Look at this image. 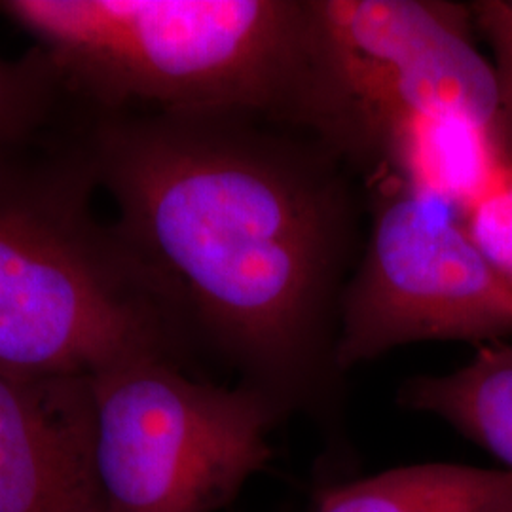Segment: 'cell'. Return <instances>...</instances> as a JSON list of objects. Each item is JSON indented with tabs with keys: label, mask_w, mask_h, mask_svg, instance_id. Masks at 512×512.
Here are the masks:
<instances>
[{
	"label": "cell",
	"mask_w": 512,
	"mask_h": 512,
	"mask_svg": "<svg viewBox=\"0 0 512 512\" xmlns=\"http://www.w3.org/2000/svg\"><path fill=\"white\" fill-rule=\"evenodd\" d=\"M116 224L181 291L196 349L287 414L334 423L365 190L317 135L245 112H92Z\"/></svg>",
	"instance_id": "1"
},
{
	"label": "cell",
	"mask_w": 512,
	"mask_h": 512,
	"mask_svg": "<svg viewBox=\"0 0 512 512\" xmlns=\"http://www.w3.org/2000/svg\"><path fill=\"white\" fill-rule=\"evenodd\" d=\"M88 118L0 150L2 374L93 378L196 349L181 291L95 211Z\"/></svg>",
	"instance_id": "2"
},
{
	"label": "cell",
	"mask_w": 512,
	"mask_h": 512,
	"mask_svg": "<svg viewBox=\"0 0 512 512\" xmlns=\"http://www.w3.org/2000/svg\"><path fill=\"white\" fill-rule=\"evenodd\" d=\"M90 112H245L311 133L310 0H0Z\"/></svg>",
	"instance_id": "3"
},
{
	"label": "cell",
	"mask_w": 512,
	"mask_h": 512,
	"mask_svg": "<svg viewBox=\"0 0 512 512\" xmlns=\"http://www.w3.org/2000/svg\"><path fill=\"white\" fill-rule=\"evenodd\" d=\"M311 16L315 135L340 152L361 179L376 164L385 135L420 114L471 120L509 145L494 65L475 46L469 6L440 0H311Z\"/></svg>",
	"instance_id": "4"
},
{
	"label": "cell",
	"mask_w": 512,
	"mask_h": 512,
	"mask_svg": "<svg viewBox=\"0 0 512 512\" xmlns=\"http://www.w3.org/2000/svg\"><path fill=\"white\" fill-rule=\"evenodd\" d=\"M95 469L105 512H217L272 458L289 418L249 385L192 378L167 359L92 378Z\"/></svg>",
	"instance_id": "5"
},
{
	"label": "cell",
	"mask_w": 512,
	"mask_h": 512,
	"mask_svg": "<svg viewBox=\"0 0 512 512\" xmlns=\"http://www.w3.org/2000/svg\"><path fill=\"white\" fill-rule=\"evenodd\" d=\"M363 186L370 230L342 296L340 370L406 344L512 336V289L478 253L458 209L384 171Z\"/></svg>",
	"instance_id": "6"
},
{
	"label": "cell",
	"mask_w": 512,
	"mask_h": 512,
	"mask_svg": "<svg viewBox=\"0 0 512 512\" xmlns=\"http://www.w3.org/2000/svg\"><path fill=\"white\" fill-rule=\"evenodd\" d=\"M0 512H105L92 378L0 372Z\"/></svg>",
	"instance_id": "7"
},
{
	"label": "cell",
	"mask_w": 512,
	"mask_h": 512,
	"mask_svg": "<svg viewBox=\"0 0 512 512\" xmlns=\"http://www.w3.org/2000/svg\"><path fill=\"white\" fill-rule=\"evenodd\" d=\"M509 160L511 148L492 129L459 116L420 114L385 135L368 175L389 173L461 213Z\"/></svg>",
	"instance_id": "8"
},
{
	"label": "cell",
	"mask_w": 512,
	"mask_h": 512,
	"mask_svg": "<svg viewBox=\"0 0 512 512\" xmlns=\"http://www.w3.org/2000/svg\"><path fill=\"white\" fill-rule=\"evenodd\" d=\"M315 512H512V473L461 463L406 465L325 490Z\"/></svg>",
	"instance_id": "9"
},
{
	"label": "cell",
	"mask_w": 512,
	"mask_h": 512,
	"mask_svg": "<svg viewBox=\"0 0 512 512\" xmlns=\"http://www.w3.org/2000/svg\"><path fill=\"white\" fill-rule=\"evenodd\" d=\"M399 404L437 416L512 473V344L478 346L471 363L442 376L406 380Z\"/></svg>",
	"instance_id": "10"
},
{
	"label": "cell",
	"mask_w": 512,
	"mask_h": 512,
	"mask_svg": "<svg viewBox=\"0 0 512 512\" xmlns=\"http://www.w3.org/2000/svg\"><path fill=\"white\" fill-rule=\"evenodd\" d=\"M80 114L82 105L42 48L18 59L0 57V150L31 143Z\"/></svg>",
	"instance_id": "11"
},
{
	"label": "cell",
	"mask_w": 512,
	"mask_h": 512,
	"mask_svg": "<svg viewBox=\"0 0 512 512\" xmlns=\"http://www.w3.org/2000/svg\"><path fill=\"white\" fill-rule=\"evenodd\" d=\"M461 220L478 253L512 289V160L461 211Z\"/></svg>",
	"instance_id": "12"
},
{
	"label": "cell",
	"mask_w": 512,
	"mask_h": 512,
	"mask_svg": "<svg viewBox=\"0 0 512 512\" xmlns=\"http://www.w3.org/2000/svg\"><path fill=\"white\" fill-rule=\"evenodd\" d=\"M476 31L494 52V74L503 131L512 150V0H478L469 4Z\"/></svg>",
	"instance_id": "13"
}]
</instances>
